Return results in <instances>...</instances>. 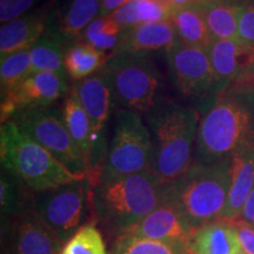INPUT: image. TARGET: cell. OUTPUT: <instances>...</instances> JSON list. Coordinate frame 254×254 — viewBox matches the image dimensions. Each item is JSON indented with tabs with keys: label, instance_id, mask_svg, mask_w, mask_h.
<instances>
[{
	"label": "cell",
	"instance_id": "obj_1",
	"mask_svg": "<svg viewBox=\"0 0 254 254\" xmlns=\"http://www.w3.org/2000/svg\"><path fill=\"white\" fill-rule=\"evenodd\" d=\"M200 117L194 161L215 163L254 146V87L237 84L219 93Z\"/></svg>",
	"mask_w": 254,
	"mask_h": 254
},
{
	"label": "cell",
	"instance_id": "obj_2",
	"mask_svg": "<svg viewBox=\"0 0 254 254\" xmlns=\"http://www.w3.org/2000/svg\"><path fill=\"white\" fill-rule=\"evenodd\" d=\"M165 184L151 170L92 185L94 220L112 241L151 213L164 199Z\"/></svg>",
	"mask_w": 254,
	"mask_h": 254
},
{
	"label": "cell",
	"instance_id": "obj_3",
	"mask_svg": "<svg viewBox=\"0 0 254 254\" xmlns=\"http://www.w3.org/2000/svg\"><path fill=\"white\" fill-rule=\"evenodd\" d=\"M153 142L151 171L163 184L183 176L194 163L200 117L198 111L163 100L146 114Z\"/></svg>",
	"mask_w": 254,
	"mask_h": 254
},
{
	"label": "cell",
	"instance_id": "obj_4",
	"mask_svg": "<svg viewBox=\"0 0 254 254\" xmlns=\"http://www.w3.org/2000/svg\"><path fill=\"white\" fill-rule=\"evenodd\" d=\"M0 161L1 168L34 193L86 178L64 166L43 146L25 134L13 119L1 123Z\"/></svg>",
	"mask_w": 254,
	"mask_h": 254
},
{
	"label": "cell",
	"instance_id": "obj_5",
	"mask_svg": "<svg viewBox=\"0 0 254 254\" xmlns=\"http://www.w3.org/2000/svg\"><path fill=\"white\" fill-rule=\"evenodd\" d=\"M231 159L194 161L183 176L165 184V195L183 212L193 228L221 218L230 190Z\"/></svg>",
	"mask_w": 254,
	"mask_h": 254
},
{
	"label": "cell",
	"instance_id": "obj_6",
	"mask_svg": "<svg viewBox=\"0 0 254 254\" xmlns=\"http://www.w3.org/2000/svg\"><path fill=\"white\" fill-rule=\"evenodd\" d=\"M101 71L119 109L147 114L163 101V78L150 55L112 53Z\"/></svg>",
	"mask_w": 254,
	"mask_h": 254
},
{
	"label": "cell",
	"instance_id": "obj_7",
	"mask_svg": "<svg viewBox=\"0 0 254 254\" xmlns=\"http://www.w3.org/2000/svg\"><path fill=\"white\" fill-rule=\"evenodd\" d=\"M152 160L153 142L141 113L117 109L113 134L99 180L145 172L151 170Z\"/></svg>",
	"mask_w": 254,
	"mask_h": 254
},
{
	"label": "cell",
	"instance_id": "obj_8",
	"mask_svg": "<svg viewBox=\"0 0 254 254\" xmlns=\"http://www.w3.org/2000/svg\"><path fill=\"white\" fill-rule=\"evenodd\" d=\"M33 212L66 244L84 225L94 220L88 177L36 193Z\"/></svg>",
	"mask_w": 254,
	"mask_h": 254
},
{
	"label": "cell",
	"instance_id": "obj_9",
	"mask_svg": "<svg viewBox=\"0 0 254 254\" xmlns=\"http://www.w3.org/2000/svg\"><path fill=\"white\" fill-rule=\"evenodd\" d=\"M17 125L32 140L43 146L73 173L87 177V165L69 134L58 107L28 110L15 113Z\"/></svg>",
	"mask_w": 254,
	"mask_h": 254
},
{
	"label": "cell",
	"instance_id": "obj_10",
	"mask_svg": "<svg viewBox=\"0 0 254 254\" xmlns=\"http://www.w3.org/2000/svg\"><path fill=\"white\" fill-rule=\"evenodd\" d=\"M168 75L178 93L187 99H207L218 95L208 49L187 45L178 39L165 51Z\"/></svg>",
	"mask_w": 254,
	"mask_h": 254
},
{
	"label": "cell",
	"instance_id": "obj_11",
	"mask_svg": "<svg viewBox=\"0 0 254 254\" xmlns=\"http://www.w3.org/2000/svg\"><path fill=\"white\" fill-rule=\"evenodd\" d=\"M72 88L77 93L91 122L93 154L87 177L92 185H94L99 180L101 168L104 166L109 150V142L106 140V125L112 105H114L112 90L103 71L95 73L84 80L74 82Z\"/></svg>",
	"mask_w": 254,
	"mask_h": 254
},
{
	"label": "cell",
	"instance_id": "obj_12",
	"mask_svg": "<svg viewBox=\"0 0 254 254\" xmlns=\"http://www.w3.org/2000/svg\"><path fill=\"white\" fill-rule=\"evenodd\" d=\"M64 245L33 209L1 221V254H62Z\"/></svg>",
	"mask_w": 254,
	"mask_h": 254
},
{
	"label": "cell",
	"instance_id": "obj_13",
	"mask_svg": "<svg viewBox=\"0 0 254 254\" xmlns=\"http://www.w3.org/2000/svg\"><path fill=\"white\" fill-rule=\"evenodd\" d=\"M69 79L55 73H32L1 99V123L21 111L51 107L71 92Z\"/></svg>",
	"mask_w": 254,
	"mask_h": 254
},
{
	"label": "cell",
	"instance_id": "obj_14",
	"mask_svg": "<svg viewBox=\"0 0 254 254\" xmlns=\"http://www.w3.org/2000/svg\"><path fill=\"white\" fill-rule=\"evenodd\" d=\"M100 0H60L49 12L45 36L64 47L80 41L88 25L99 17Z\"/></svg>",
	"mask_w": 254,
	"mask_h": 254
},
{
	"label": "cell",
	"instance_id": "obj_15",
	"mask_svg": "<svg viewBox=\"0 0 254 254\" xmlns=\"http://www.w3.org/2000/svg\"><path fill=\"white\" fill-rule=\"evenodd\" d=\"M218 94L232 85L244 84L254 69V47L236 39L215 40L208 49Z\"/></svg>",
	"mask_w": 254,
	"mask_h": 254
},
{
	"label": "cell",
	"instance_id": "obj_16",
	"mask_svg": "<svg viewBox=\"0 0 254 254\" xmlns=\"http://www.w3.org/2000/svg\"><path fill=\"white\" fill-rule=\"evenodd\" d=\"M192 231L193 227L180 208L164 193L160 204L123 234L185 244Z\"/></svg>",
	"mask_w": 254,
	"mask_h": 254
},
{
	"label": "cell",
	"instance_id": "obj_17",
	"mask_svg": "<svg viewBox=\"0 0 254 254\" xmlns=\"http://www.w3.org/2000/svg\"><path fill=\"white\" fill-rule=\"evenodd\" d=\"M49 7H40L28 12L0 27V58L12 53L31 50L45 36Z\"/></svg>",
	"mask_w": 254,
	"mask_h": 254
},
{
	"label": "cell",
	"instance_id": "obj_18",
	"mask_svg": "<svg viewBox=\"0 0 254 254\" xmlns=\"http://www.w3.org/2000/svg\"><path fill=\"white\" fill-rule=\"evenodd\" d=\"M189 254H237L241 252L234 222L219 218L193 228L185 243Z\"/></svg>",
	"mask_w": 254,
	"mask_h": 254
},
{
	"label": "cell",
	"instance_id": "obj_19",
	"mask_svg": "<svg viewBox=\"0 0 254 254\" xmlns=\"http://www.w3.org/2000/svg\"><path fill=\"white\" fill-rule=\"evenodd\" d=\"M230 159V190L221 218L233 221L239 219L247 198L254 190V146L241 148Z\"/></svg>",
	"mask_w": 254,
	"mask_h": 254
},
{
	"label": "cell",
	"instance_id": "obj_20",
	"mask_svg": "<svg viewBox=\"0 0 254 254\" xmlns=\"http://www.w3.org/2000/svg\"><path fill=\"white\" fill-rule=\"evenodd\" d=\"M178 40L172 23L168 20L151 21L131 28L118 49L112 53L129 52L150 55L155 51H166ZM111 53V55H112Z\"/></svg>",
	"mask_w": 254,
	"mask_h": 254
},
{
	"label": "cell",
	"instance_id": "obj_21",
	"mask_svg": "<svg viewBox=\"0 0 254 254\" xmlns=\"http://www.w3.org/2000/svg\"><path fill=\"white\" fill-rule=\"evenodd\" d=\"M62 111L69 134H71L72 139L74 140L75 145L78 146L79 151L81 152L82 157L86 161L88 174V168H90L92 154H93L91 122L72 86L71 92L64 100Z\"/></svg>",
	"mask_w": 254,
	"mask_h": 254
},
{
	"label": "cell",
	"instance_id": "obj_22",
	"mask_svg": "<svg viewBox=\"0 0 254 254\" xmlns=\"http://www.w3.org/2000/svg\"><path fill=\"white\" fill-rule=\"evenodd\" d=\"M111 53L95 50L82 41H77L64 50V63L68 77L73 81H81L100 72Z\"/></svg>",
	"mask_w": 254,
	"mask_h": 254
},
{
	"label": "cell",
	"instance_id": "obj_23",
	"mask_svg": "<svg viewBox=\"0 0 254 254\" xmlns=\"http://www.w3.org/2000/svg\"><path fill=\"white\" fill-rule=\"evenodd\" d=\"M198 5L214 41L238 38L241 0H220Z\"/></svg>",
	"mask_w": 254,
	"mask_h": 254
},
{
	"label": "cell",
	"instance_id": "obj_24",
	"mask_svg": "<svg viewBox=\"0 0 254 254\" xmlns=\"http://www.w3.org/2000/svg\"><path fill=\"white\" fill-rule=\"evenodd\" d=\"M170 21L176 30L178 39L187 45L209 49L214 41L208 30L204 13L198 4L174 9L170 17Z\"/></svg>",
	"mask_w": 254,
	"mask_h": 254
},
{
	"label": "cell",
	"instance_id": "obj_25",
	"mask_svg": "<svg viewBox=\"0 0 254 254\" xmlns=\"http://www.w3.org/2000/svg\"><path fill=\"white\" fill-rule=\"evenodd\" d=\"M172 12L165 0H128L111 17L122 27L131 30L151 21L168 20Z\"/></svg>",
	"mask_w": 254,
	"mask_h": 254
},
{
	"label": "cell",
	"instance_id": "obj_26",
	"mask_svg": "<svg viewBox=\"0 0 254 254\" xmlns=\"http://www.w3.org/2000/svg\"><path fill=\"white\" fill-rule=\"evenodd\" d=\"M34 194L17 178L1 168L0 177V211L1 221L33 209Z\"/></svg>",
	"mask_w": 254,
	"mask_h": 254
},
{
	"label": "cell",
	"instance_id": "obj_27",
	"mask_svg": "<svg viewBox=\"0 0 254 254\" xmlns=\"http://www.w3.org/2000/svg\"><path fill=\"white\" fill-rule=\"evenodd\" d=\"M128 31L120 26L111 15L97 17L84 31L80 41L95 50L112 53L122 45Z\"/></svg>",
	"mask_w": 254,
	"mask_h": 254
},
{
	"label": "cell",
	"instance_id": "obj_28",
	"mask_svg": "<svg viewBox=\"0 0 254 254\" xmlns=\"http://www.w3.org/2000/svg\"><path fill=\"white\" fill-rule=\"evenodd\" d=\"M110 254H189L185 244L122 234L112 241Z\"/></svg>",
	"mask_w": 254,
	"mask_h": 254
},
{
	"label": "cell",
	"instance_id": "obj_29",
	"mask_svg": "<svg viewBox=\"0 0 254 254\" xmlns=\"http://www.w3.org/2000/svg\"><path fill=\"white\" fill-rule=\"evenodd\" d=\"M64 47L49 36H44L31 47V74L38 72L55 73L68 78L64 63ZM71 80V79H69Z\"/></svg>",
	"mask_w": 254,
	"mask_h": 254
},
{
	"label": "cell",
	"instance_id": "obj_30",
	"mask_svg": "<svg viewBox=\"0 0 254 254\" xmlns=\"http://www.w3.org/2000/svg\"><path fill=\"white\" fill-rule=\"evenodd\" d=\"M31 74V52L24 50L0 58L1 99Z\"/></svg>",
	"mask_w": 254,
	"mask_h": 254
},
{
	"label": "cell",
	"instance_id": "obj_31",
	"mask_svg": "<svg viewBox=\"0 0 254 254\" xmlns=\"http://www.w3.org/2000/svg\"><path fill=\"white\" fill-rule=\"evenodd\" d=\"M62 254H110L103 232L94 220L84 225L65 244Z\"/></svg>",
	"mask_w": 254,
	"mask_h": 254
},
{
	"label": "cell",
	"instance_id": "obj_32",
	"mask_svg": "<svg viewBox=\"0 0 254 254\" xmlns=\"http://www.w3.org/2000/svg\"><path fill=\"white\" fill-rule=\"evenodd\" d=\"M238 39L254 47V0H241Z\"/></svg>",
	"mask_w": 254,
	"mask_h": 254
},
{
	"label": "cell",
	"instance_id": "obj_33",
	"mask_svg": "<svg viewBox=\"0 0 254 254\" xmlns=\"http://www.w3.org/2000/svg\"><path fill=\"white\" fill-rule=\"evenodd\" d=\"M40 1L41 0H0V23L5 24L23 17Z\"/></svg>",
	"mask_w": 254,
	"mask_h": 254
},
{
	"label": "cell",
	"instance_id": "obj_34",
	"mask_svg": "<svg viewBox=\"0 0 254 254\" xmlns=\"http://www.w3.org/2000/svg\"><path fill=\"white\" fill-rule=\"evenodd\" d=\"M237 228L238 239L244 254H254V226L237 219L233 220Z\"/></svg>",
	"mask_w": 254,
	"mask_h": 254
},
{
	"label": "cell",
	"instance_id": "obj_35",
	"mask_svg": "<svg viewBox=\"0 0 254 254\" xmlns=\"http://www.w3.org/2000/svg\"><path fill=\"white\" fill-rule=\"evenodd\" d=\"M239 219L254 226V190L251 192L249 198H247Z\"/></svg>",
	"mask_w": 254,
	"mask_h": 254
},
{
	"label": "cell",
	"instance_id": "obj_36",
	"mask_svg": "<svg viewBox=\"0 0 254 254\" xmlns=\"http://www.w3.org/2000/svg\"><path fill=\"white\" fill-rule=\"evenodd\" d=\"M128 0H100V13L99 17L111 15L119 7L125 5Z\"/></svg>",
	"mask_w": 254,
	"mask_h": 254
},
{
	"label": "cell",
	"instance_id": "obj_37",
	"mask_svg": "<svg viewBox=\"0 0 254 254\" xmlns=\"http://www.w3.org/2000/svg\"><path fill=\"white\" fill-rule=\"evenodd\" d=\"M166 2L171 6V8H172L173 11L174 9L190 7V6L198 4L195 0H166Z\"/></svg>",
	"mask_w": 254,
	"mask_h": 254
},
{
	"label": "cell",
	"instance_id": "obj_38",
	"mask_svg": "<svg viewBox=\"0 0 254 254\" xmlns=\"http://www.w3.org/2000/svg\"><path fill=\"white\" fill-rule=\"evenodd\" d=\"M244 84L251 85V86L254 87V69H253V72L251 73V75L249 77V79H247V80H246L245 82H244Z\"/></svg>",
	"mask_w": 254,
	"mask_h": 254
},
{
	"label": "cell",
	"instance_id": "obj_39",
	"mask_svg": "<svg viewBox=\"0 0 254 254\" xmlns=\"http://www.w3.org/2000/svg\"><path fill=\"white\" fill-rule=\"evenodd\" d=\"M198 4H206V2H213V1H220V0H195Z\"/></svg>",
	"mask_w": 254,
	"mask_h": 254
},
{
	"label": "cell",
	"instance_id": "obj_40",
	"mask_svg": "<svg viewBox=\"0 0 254 254\" xmlns=\"http://www.w3.org/2000/svg\"><path fill=\"white\" fill-rule=\"evenodd\" d=\"M237 254H244V253H243V251H241V252H239V253H237Z\"/></svg>",
	"mask_w": 254,
	"mask_h": 254
}]
</instances>
